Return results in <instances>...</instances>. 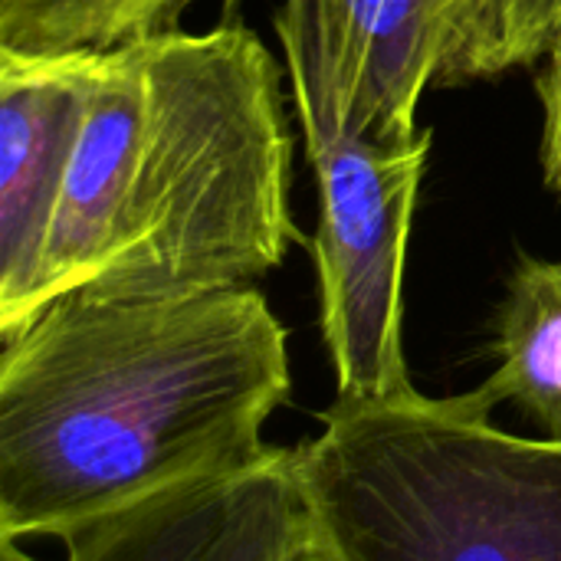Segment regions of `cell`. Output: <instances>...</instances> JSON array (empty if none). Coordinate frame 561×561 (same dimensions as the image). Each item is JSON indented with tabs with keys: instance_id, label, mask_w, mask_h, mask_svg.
Returning <instances> with one entry per match:
<instances>
[{
	"instance_id": "obj_12",
	"label": "cell",
	"mask_w": 561,
	"mask_h": 561,
	"mask_svg": "<svg viewBox=\"0 0 561 561\" xmlns=\"http://www.w3.org/2000/svg\"><path fill=\"white\" fill-rule=\"evenodd\" d=\"M260 561H325L319 552V542H316V529H312V519H309V506L299 519H293L279 536L276 542L260 556Z\"/></svg>"
},
{
	"instance_id": "obj_11",
	"label": "cell",
	"mask_w": 561,
	"mask_h": 561,
	"mask_svg": "<svg viewBox=\"0 0 561 561\" xmlns=\"http://www.w3.org/2000/svg\"><path fill=\"white\" fill-rule=\"evenodd\" d=\"M536 95L542 108V138H539L542 181L556 197H561V30L549 56L539 62Z\"/></svg>"
},
{
	"instance_id": "obj_2",
	"label": "cell",
	"mask_w": 561,
	"mask_h": 561,
	"mask_svg": "<svg viewBox=\"0 0 561 561\" xmlns=\"http://www.w3.org/2000/svg\"><path fill=\"white\" fill-rule=\"evenodd\" d=\"M299 240L283 69L250 26H171L92 49L39 312L69 293L253 286Z\"/></svg>"
},
{
	"instance_id": "obj_5",
	"label": "cell",
	"mask_w": 561,
	"mask_h": 561,
	"mask_svg": "<svg viewBox=\"0 0 561 561\" xmlns=\"http://www.w3.org/2000/svg\"><path fill=\"white\" fill-rule=\"evenodd\" d=\"M92 49L0 46V339L43 296L46 253L85 118Z\"/></svg>"
},
{
	"instance_id": "obj_7",
	"label": "cell",
	"mask_w": 561,
	"mask_h": 561,
	"mask_svg": "<svg viewBox=\"0 0 561 561\" xmlns=\"http://www.w3.org/2000/svg\"><path fill=\"white\" fill-rule=\"evenodd\" d=\"M306 513L293 450L112 513L62 539V561H260Z\"/></svg>"
},
{
	"instance_id": "obj_6",
	"label": "cell",
	"mask_w": 561,
	"mask_h": 561,
	"mask_svg": "<svg viewBox=\"0 0 561 561\" xmlns=\"http://www.w3.org/2000/svg\"><path fill=\"white\" fill-rule=\"evenodd\" d=\"M460 0H283V53L316 59L352 131L388 145L421 138L417 105L444 66Z\"/></svg>"
},
{
	"instance_id": "obj_10",
	"label": "cell",
	"mask_w": 561,
	"mask_h": 561,
	"mask_svg": "<svg viewBox=\"0 0 561 561\" xmlns=\"http://www.w3.org/2000/svg\"><path fill=\"white\" fill-rule=\"evenodd\" d=\"M561 30V0H460L437 85L539 66Z\"/></svg>"
},
{
	"instance_id": "obj_3",
	"label": "cell",
	"mask_w": 561,
	"mask_h": 561,
	"mask_svg": "<svg viewBox=\"0 0 561 561\" xmlns=\"http://www.w3.org/2000/svg\"><path fill=\"white\" fill-rule=\"evenodd\" d=\"M473 391L332 401L293 450L325 561H561V440L493 427Z\"/></svg>"
},
{
	"instance_id": "obj_8",
	"label": "cell",
	"mask_w": 561,
	"mask_h": 561,
	"mask_svg": "<svg viewBox=\"0 0 561 561\" xmlns=\"http://www.w3.org/2000/svg\"><path fill=\"white\" fill-rule=\"evenodd\" d=\"M493 355L473 398L486 411L510 401L542 437L561 440V260L519 256L496 309Z\"/></svg>"
},
{
	"instance_id": "obj_4",
	"label": "cell",
	"mask_w": 561,
	"mask_h": 561,
	"mask_svg": "<svg viewBox=\"0 0 561 561\" xmlns=\"http://www.w3.org/2000/svg\"><path fill=\"white\" fill-rule=\"evenodd\" d=\"M286 69L319 184L312 260L335 401L408 394L404 263L434 135L424 128L408 145L358 135L339 115V95L316 59L286 53Z\"/></svg>"
},
{
	"instance_id": "obj_1",
	"label": "cell",
	"mask_w": 561,
	"mask_h": 561,
	"mask_svg": "<svg viewBox=\"0 0 561 561\" xmlns=\"http://www.w3.org/2000/svg\"><path fill=\"white\" fill-rule=\"evenodd\" d=\"M0 539H66L168 490L266 460L289 398L270 299L69 293L0 339Z\"/></svg>"
},
{
	"instance_id": "obj_9",
	"label": "cell",
	"mask_w": 561,
	"mask_h": 561,
	"mask_svg": "<svg viewBox=\"0 0 561 561\" xmlns=\"http://www.w3.org/2000/svg\"><path fill=\"white\" fill-rule=\"evenodd\" d=\"M204 0H0V46L26 53L102 49L171 30ZM233 7L237 0H220Z\"/></svg>"
}]
</instances>
